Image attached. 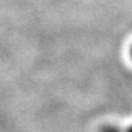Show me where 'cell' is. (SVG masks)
Returning a JSON list of instances; mask_svg holds the SVG:
<instances>
[{
	"mask_svg": "<svg viewBox=\"0 0 132 132\" xmlns=\"http://www.w3.org/2000/svg\"><path fill=\"white\" fill-rule=\"evenodd\" d=\"M102 132H119V128L114 127V126H106L102 130Z\"/></svg>",
	"mask_w": 132,
	"mask_h": 132,
	"instance_id": "1",
	"label": "cell"
},
{
	"mask_svg": "<svg viewBox=\"0 0 132 132\" xmlns=\"http://www.w3.org/2000/svg\"><path fill=\"white\" fill-rule=\"evenodd\" d=\"M126 132H132V126H131V127H130V128H128V130H127V131H126Z\"/></svg>",
	"mask_w": 132,
	"mask_h": 132,
	"instance_id": "2",
	"label": "cell"
},
{
	"mask_svg": "<svg viewBox=\"0 0 132 132\" xmlns=\"http://www.w3.org/2000/svg\"><path fill=\"white\" fill-rule=\"evenodd\" d=\"M130 54H131V59H132V47H131V50H130Z\"/></svg>",
	"mask_w": 132,
	"mask_h": 132,
	"instance_id": "3",
	"label": "cell"
}]
</instances>
